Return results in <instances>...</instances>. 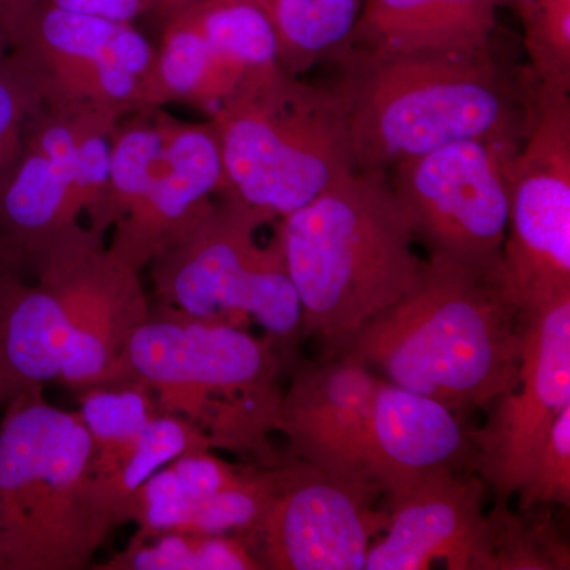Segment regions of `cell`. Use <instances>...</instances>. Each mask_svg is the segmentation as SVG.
<instances>
[{
  "instance_id": "1",
  "label": "cell",
  "mask_w": 570,
  "mask_h": 570,
  "mask_svg": "<svg viewBox=\"0 0 570 570\" xmlns=\"http://www.w3.org/2000/svg\"><path fill=\"white\" fill-rule=\"evenodd\" d=\"M356 171H387L464 140L517 142L527 134L532 81L515 88L491 50L474 55L347 47L333 59Z\"/></svg>"
},
{
  "instance_id": "2",
  "label": "cell",
  "mask_w": 570,
  "mask_h": 570,
  "mask_svg": "<svg viewBox=\"0 0 570 570\" xmlns=\"http://www.w3.org/2000/svg\"><path fill=\"white\" fill-rule=\"evenodd\" d=\"M521 348V313L501 284L428 257L407 294L371 317L344 352L461 415L517 384Z\"/></svg>"
},
{
  "instance_id": "3",
  "label": "cell",
  "mask_w": 570,
  "mask_h": 570,
  "mask_svg": "<svg viewBox=\"0 0 570 570\" xmlns=\"http://www.w3.org/2000/svg\"><path fill=\"white\" fill-rule=\"evenodd\" d=\"M275 235L303 337L316 341L321 358L346 351L371 317L403 298L423 264L387 171H354L281 217Z\"/></svg>"
},
{
  "instance_id": "4",
  "label": "cell",
  "mask_w": 570,
  "mask_h": 570,
  "mask_svg": "<svg viewBox=\"0 0 570 570\" xmlns=\"http://www.w3.org/2000/svg\"><path fill=\"white\" fill-rule=\"evenodd\" d=\"M284 373L268 337L151 303L104 385H145L160 412L193 423L212 450L269 463Z\"/></svg>"
},
{
  "instance_id": "5",
  "label": "cell",
  "mask_w": 570,
  "mask_h": 570,
  "mask_svg": "<svg viewBox=\"0 0 570 570\" xmlns=\"http://www.w3.org/2000/svg\"><path fill=\"white\" fill-rule=\"evenodd\" d=\"M78 412L43 390L6 403L0 422V549L6 570H81L115 531L92 479Z\"/></svg>"
},
{
  "instance_id": "6",
  "label": "cell",
  "mask_w": 570,
  "mask_h": 570,
  "mask_svg": "<svg viewBox=\"0 0 570 570\" xmlns=\"http://www.w3.org/2000/svg\"><path fill=\"white\" fill-rule=\"evenodd\" d=\"M220 142L223 193L268 223L354 174L343 105L283 67L247 78L209 115Z\"/></svg>"
},
{
  "instance_id": "7",
  "label": "cell",
  "mask_w": 570,
  "mask_h": 570,
  "mask_svg": "<svg viewBox=\"0 0 570 570\" xmlns=\"http://www.w3.org/2000/svg\"><path fill=\"white\" fill-rule=\"evenodd\" d=\"M266 224L261 213L219 193L146 269L154 303L242 328L261 326L291 374L305 341L302 305L277 236L258 243Z\"/></svg>"
},
{
  "instance_id": "8",
  "label": "cell",
  "mask_w": 570,
  "mask_h": 570,
  "mask_svg": "<svg viewBox=\"0 0 570 570\" xmlns=\"http://www.w3.org/2000/svg\"><path fill=\"white\" fill-rule=\"evenodd\" d=\"M122 118L92 105H41L29 119L0 181V247L24 276L99 205L111 135Z\"/></svg>"
},
{
  "instance_id": "9",
  "label": "cell",
  "mask_w": 570,
  "mask_h": 570,
  "mask_svg": "<svg viewBox=\"0 0 570 570\" xmlns=\"http://www.w3.org/2000/svg\"><path fill=\"white\" fill-rule=\"evenodd\" d=\"M523 148L508 167L502 288L521 314L570 295V91L532 85Z\"/></svg>"
},
{
  "instance_id": "10",
  "label": "cell",
  "mask_w": 570,
  "mask_h": 570,
  "mask_svg": "<svg viewBox=\"0 0 570 570\" xmlns=\"http://www.w3.org/2000/svg\"><path fill=\"white\" fill-rule=\"evenodd\" d=\"M517 142L464 140L401 160L392 187L415 242L502 285L509 223L508 167Z\"/></svg>"
},
{
  "instance_id": "11",
  "label": "cell",
  "mask_w": 570,
  "mask_h": 570,
  "mask_svg": "<svg viewBox=\"0 0 570 570\" xmlns=\"http://www.w3.org/2000/svg\"><path fill=\"white\" fill-rule=\"evenodd\" d=\"M154 56L134 22L29 0L7 29L3 58L43 105H92L127 116L138 110Z\"/></svg>"
},
{
  "instance_id": "12",
  "label": "cell",
  "mask_w": 570,
  "mask_h": 570,
  "mask_svg": "<svg viewBox=\"0 0 570 570\" xmlns=\"http://www.w3.org/2000/svg\"><path fill=\"white\" fill-rule=\"evenodd\" d=\"M223 189V154L212 119L170 116L164 137L135 149L116 178L108 250L141 273Z\"/></svg>"
},
{
  "instance_id": "13",
  "label": "cell",
  "mask_w": 570,
  "mask_h": 570,
  "mask_svg": "<svg viewBox=\"0 0 570 570\" xmlns=\"http://www.w3.org/2000/svg\"><path fill=\"white\" fill-rule=\"evenodd\" d=\"M382 493L371 480L288 456L264 519L243 540L262 570H365L374 535L387 528V510L374 509Z\"/></svg>"
},
{
  "instance_id": "14",
  "label": "cell",
  "mask_w": 570,
  "mask_h": 570,
  "mask_svg": "<svg viewBox=\"0 0 570 570\" xmlns=\"http://www.w3.org/2000/svg\"><path fill=\"white\" fill-rule=\"evenodd\" d=\"M29 276L58 298L73 330L59 384L77 392L104 384L151 314L141 273L112 257L105 235L81 224L41 255Z\"/></svg>"
},
{
  "instance_id": "15",
  "label": "cell",
  "mask_w": 570,
  "mask_h": 570,
  "mask_svg": "<svg viewBox=\"0 0 570 570\" xmlns=\"http://www.w3.org/2000/svg\"><path fill=\"white\" fill-rule=\"evenodd\" d=\"M521 333L519 381L494 401L489 422L471 431V466L499 502L519 491L554 420L570 406V295L521 314Z\"/></svg>"
},
{
  "instance_id": "16",
  "label": "cell",
  "mask_w": 570,
  "mask_h": 570,
  "mask_svg": "<svg viewBox=\"0 0 570 570\" xmlns=\"http://www.w3.org/2000/svg\"><path fill=\"white\" fill-rule=\"evenodd\" d=\"M381 382L376 371L348 352L299 362L275 422V431L287 438L288 456L336 478L370 480L367 423Z\"/></svg>"
},
{
  "instance_id": "17",
  "label": "cell",
  "mask_w": 570,
  "mask_h": 570,
  "mask_svg": "<svg viewBox=\"0 0 570 570\" xmlns=\"http://www.w3.org/2000/svg\"><path fill=\"white\" fill-rule=\"evenodd\" d=\"M479 475L439 472L389 497L387 535L371 546L365 570H493L487 508Z\"/></svg>"
},
{
  "instance_id": "18",
  "label": "cell",
  "mask_w": 570,
  "mask_h": 570,
  "mask_svg": "<svg viewBox=\"0 0 570 570\" xmlns=\"http://www.w3.org/2000/svg\"><path fill=\"white\" fill-rule=\"evenodd\" d=\"M460 417L433 397L382 379L367 423V479L393 497L439 472L471 464V431Z\"/></svg>"
},
{
  "instance_id": "19",
  "label": "cell",
  "mask_w": 570,
  "mask_h": 570,
  "mask_svg": "<svg viewBox=\"0 0 570 570\" xmlns=\"http://www.w3.org/2000/svg\"><path fill=\"white\" fill-rule=\"evenodd\" d=\"M501 0H365L348 47L396 52L489 51Z\"/></svg>"
},
{
  "instance_id": "20",
  "label": "cell",
  "mask_w": 570,
  "mask_h": 570,
  "mask_svg": "<svg viewBox=\"0 0 570 570\" xmlns=\"http://www.w3.org/2000/svg\"><path fill=\"white\" fill-rule=\"evenodd\" d=\"M73 330L58 298L22 273L0 292V403L59 382Z\"/></svg>"
},
{
  "instance_id": "21",
  "label": "cell",
  "mask_w": 570,
  "mask_h": 570,
  "mask_svg": "<svg viewBox=\"0 0 570 570\" xmlns=\"http://www.w3.org/2000/svg\"><path fill=\"white\" fill-rule=\"evenodd\" d=\"M212 450L205 434L176 415L159 412L121 460L92 469L97 499L112 528L134 521L135 501L146 480L184 453Z\"/></svg>"
},
{
  "instance_id": "22",
  "label": "cell",
  "mask_w": 570,
  "mask_h": 570,
  "mask_svg": "<svg viewBox=\"0 0 570 570\" xmlns=\"http://www.w3.org/2000/svg\"><path fill=\"white\" fill-rule=\"evenodd\" d=\"M268 14L279 66L306 73L346 50L365 0H255Z\"/></svg>"
},
{
  "instance_id": "23",
  "label": "cell",
  "mask_w": 570,
  "mask_h": 570,
  "mask_svg": "<svg viewBox=\"0 0 570 570\" xmlns=\"http://www.w3.org/2000/svg\"><path fill=\"white\" fill-rule=\"evenodd\" d=\"M100 570H262L245 540L168 531L137 539Z\"/></svg>"
},
{
  "instance_id": "24",
  "label": "cell",
  "mask_w": 570,
  "mask_h": 570,
  "mask_svg": "<svg viewBox=\"0 0 570 570\" xmlns=\"http://www.w3.org/2000/svg\"><path fill=\"white\" fill-rule=\"evenodd\" d=\"M78 395V415L94 444L92 469L121 460L160 412L151 390L140 384L99 385Z\"/></svg>"
},
{
  "instance_id": "25",
  "label": "cell",
  "mask_w": 570,
  "mask_h": 570,
  "mask_svg": "<svg viewBox=\"0 0 570 570\" xmlns=\"http://www.w3.org/2000/svg\"><path fill=\"white\" fill-rule=\"evenodd\" d=\"M493 570H568L569 549L549 517L528 523L494 501L489 513Z\"/></svg>"
},
{
  "instance_id": "26",
  "label": "cell",
  "mask_w": 570,
  "mask_h": 570,
  "mask_svg": "<svg viewBox=\"0 0 570 570\" xmlns=\"http://www.w3.org/2000/svg\"><path fill=\"white\" fill-rule=\"evenodd\" d=\"M519 14L532 80L570 91V0H505Z\"/></svg>"
},
{
  "instance_id": "27",
  "label": "cell",
  "mask_w": 570,
  "mask_h": 570,
  "mask_svg": "<svg viewBox=\"0 0 570 570\" xmlns=\"http://www.w3.org/2000/svg\"><path fill=\"white\" fill-rule=\"evenodd\" d=\"M521 513L570 505V406L554 420L519 491Z\"/></svg>"
},
{
  "instance_id": "28",
  "label": "cell",
  "mask_w": 570,
  "mask_h": 570,
  "mask_svg": "<svg viewBox=\"0 0 570 570\" xmlns=\"http://www.w3.org/2000/svg\"><path fill=\"white\" fill-rule=\"evenodd\" d=\"M36 89L0 59V181L20 151L26 126L41 107Z\"/></svg>"
},
{
  "instance_id": "29",
  "label": "cell",
  "mask_w": 570,
  "mask_h": 570,
  "mask_svg": "<svg viewBox=\"0 0 570 570\" xmlns=\"http://www.w3.org/2000/svg\"><path fill=\"white\" fill-rule=\"evenodd\" d=\"M29 0H0V59L6 55L7 29Z\"/></svg>"
},
{
  "instance_id": "30",
  "label": "cell",
  "mask_w": 570,
  "mask_h": 570,
  "mask_svg": "<svg viewBox=\"0 0 570 570\" xmlns=\"http://www.w3.org/2000/svg\"><path fill=\"white\" fill-rule=\"evenodd\" d=\"M198 0H154L151 10L149 13L154 14L160 22L167 20L170 14L176 11L186 9V7L193 6Z\"/></svg>"
},
{
  "instance_id": "31",
  "label": "cell",
  "mask_w": 570,
  "mask_h": 570,
  "mask_svg": "<svg viewBox=\"0 0 570 570\" xmlns=\"http://www.w3.org/2000/svg\"><path fill=\"white\" fill-rule=\"evenodd\" d=\"M22 273L20 266L14 264L13 261L7 255L6 250L0 247V292H2L3 285L11 276ZM24 275V273H22Z\"/></svg>"
},
{
  "instance_id": "32",
  "label": "cell",
  "mask_w": 570,
  "mask_h": 570,
  "mask_svg": "<svg viewBox=\"0 0 570 570\" xmlns=\"http://www.w3.org/2000/svg\"><path fill=\"white\" fill-rule=\"evenodd\" d=\"M0 570H6V562H3L2 549H0Z\"/></svg>"
},
{
  "instance_id": "33",
  "label": "cell",
  "mask_w": 570,
  "mask_h": 570,
  "mask_svg": "<svg viewBox=\"0 0 570 570\" xmlns=\"http://www.w3.org/2000/svg\"><path fill=\"white\" fill-rule=\"evenodd\" d=\"M501 6H505V0H501Z\"/></svg>"
},
{
  "instance_id": "34",
  "label": "cell",
  "mask_w": 570,
  "mask_h": 570,
  "mask_svg": "<svg viewBox=\"0 0 570 570\" xmlns=\"http://www.w3.org/2000/svg\"><path fill=\"white\" fill-rule=\"evenodd\" d=\"M153 2H154V0H149V3H151V7H153Z\"/></svg>"
}]
</instances>
